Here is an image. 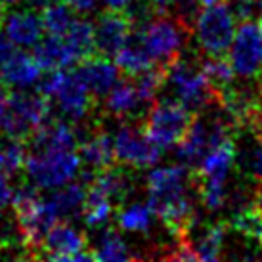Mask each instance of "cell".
Listing matches in <instances>:
<instances>
[{"mask_svg": "<svg viewBox=\"0 0 262 262\" xmlns=\"http://www.w3.org/2000/svg\"><path fill=\"white\" fill-rule=\"evenodd\" d=\"M38 92L46 96L52 105H58V110L75 123H80L94 105L92 94L75 69L48 71V77L38 82Z\"/></svg>", "mask_w": 262, "mask_h": 262, "instance_id": "3957f363", "label": "cell"}, {"mask_svg": "<svg viewBox=\"0 0 262 262\" xmlns=\"http://www.w3.org/2000/svg\"><path fill=\"white\" fill-rule=\"evenodd\" d=\"M40 73H42V67L38 66L35 56H29L27 52H15L6 63L0 66V77L6 88L33 86L40 80Z\"/></svg>", "mask_w": 262, "mask_h": 262, "instance_id": "9a60e30c", "label": "cell"}, {"mask_svg": "<svg viewBox=\"0 0 262 262\" xmlns=\"http://www.w3.org/2000/svg\"><path fill=\"white\" fill-rule=\"evenodd\" d=\"M90 184L96 186L102 193H105L113 203L123 201L124 197L128 195V191L132 189L130 174L124 168L117 167V165H111V167L103 168V170L94 172V178H92Z\"/></svg>", "mask_w": 262, "mask_h": 262, "instance_id": "ffe728a7", "label": "cell"}, {"mask_svg": "<svg viewBox=\"0 0 262 262\" xmlns=\"http://www.w3.org/2000/svg\"><path fill=\"white\" fill-rule=\"evenodd\" d=\"M235 15L228 2L203 8L195 21V38L205 56H228L235 37Z\"/></svg>", "mask_w": 262, "mask_h": 262, "instance_id": "52a82bcc", "label": "cell"}, {"mask_svg": "<svg viewBox=\"0 0 262 262\" xmlns=\"http://www.w3.org/2000/svg\"><path fill=\"white\" fill-rule=\"evenodd\" d=\"M66 2H67V6L71 8L73 12L86 14V12H90V10H94L98 0H66Z\"/></svg>", "mask_w": 262, "mask_h": 262, "instance_id": "4dcf8cb0", "label": "cell"}, {"mask_svg": "<svg viewBox=\"0 0 262 262\" xmlns=\"http://www.w3.org/2000/svg\"><path fill=\"white\" fill-rule=\"evenodd\" d=\"M12 197H14V189H12L10 178L4 172H0V214L6 211L8 205H12Z\"/></svg>", "mask_w": 262, "mask_h": 262, "instance_id": "f546056e", "label": "cell"}, {"mask_svg": "<svg viewBox=\"0 0 262 262\" xmlns=\"http://www.w3.org/2000/svg\"><path fill=\"white\" fill-rule=\"evenodd\" d=\"M79 77L82 79L84 86L88 92L92 94L94 100L105 98L107 92L117 84L119 80V67L117 63H111L110 58L103 56H90V58L82 59L77 69H75Z\"/></svg>", "mask_w": 262, "mask_h": 262, "instance_id": "8fae6325", "label": "cell"}, {"mask_svg": "<svg viewBox=\"0 0 262 262\" xmlns=\"http://www.w3.org/2000/svg\"><path fill=\"white\" fill-rule=\"evenodd\" d=\"M235 159H237V167L247 172L253 178H262V138L255 136V144L247 146L243 151H235Z\"/></svg>", "mask_w": 262, "mask_h": 262, "instance_id": "f1b7e54d", "label": "cell"}, {"mask_svg": "<svg viewBox=\"0 0 262 262\" xmlns=\"http://www.w3.org/2000/svg\"><path fill=\"white\" fill-rule=\"evenodd\" d=\"M256 23H258V27H260V31H262V15H260V19H258Z\"/></svg>", "mask_w": 262, "mask_h": 262, "instance_id": "836d02e7", "label": "cell"}, {"mask_svg": "<svg viewBox=\"0 0 262 262\" xmlns=\"http://www.w3.org/2000/svg\"><path fill=\"white\" fill-rule=\"evenodd\" d=\"M233 161H235V144H233V138H230L226 140V142H222L220 146L214 147L201 161V165L195 168V172L201 178H214V176L228 178Z\"/></svg>", "mask_w": 262, "mask_h": 262, "instance_id": "44dd1931", "label": "cell"}, {"mask_svg": "<svg viewBox=\"0 0 262 262\" xmlns=\"http://www.w3.org/2000/svg\"><path fill=\"white\" fill-rule=\"evenodd\" d=\"M63 37H66L67 42L71 44V48L79 54L80 61L94 56V23L92 21L73 19L71 27L67 29Z\"/></svg>", "mask_w": 262, "mask_h": 262, "instance_id": "484cf974", "label": "cell"}, {"mask_svg": "<svg viewBox=\"0 0 262 262\" xmlns=\"http://www.w3.org/2000/svg\"><path fill=\"white\" fill-rule=\"evenodd\" d=\"M86 235L75 230L69 222L54 224L42 243L44 255H75L86 249Z\"/></svg>", "mask_w": 262, "mask_h": 262, "instance_id": "e0dca14e", "label": "cell"}, {"mask_svg": "<svg viewBox=\"0 0 262 262\" xmlns=\"http://www.w3.org/2000/svg\"><path fill=\"white\" fill-rule=\"evenodd\" d=\"M82 216L90 228H100L113 216V201L90 184L86 189L84 205H82Z\"/></svg>", "mask_w": 262, "mask_h": 262, "instance_id": "7402d4cb", "label": "cell"}, {"mask_svg": "<svg viewBox=\"0 0 262 262\" xmlns=\"http://www.w3.org/2000/svg\"><path fill=\"white\" fill-rule=\"evenodd\" d=\"M228 58L235 75L243 79L262 77V31L256 21H239Z\"/></svg>", "mask_w": 262, "mask_h": 262, "instance_id": "ba28073f", "label": "cell"}, {"mask_svg": "<svg viewBox=\"0 0 262 262\" xmlns=\"http://www.w3.org/2000/svg\"><path fill=\"white\" fill-rule=\"evenodd\" d=\"M134 21L121 10H110L102 14L94 25V54L103 58H115L124 40L128 38Z\"/></svg>", "mask_w": 262, "mask_h": 262, "instance_id": "30bf717a", "label": "cell"}, {"mask_svg": "<svg viewBox=\"0 0 262 262\" xmlns=\"http://www.w3.org/2000/svg\"><path fill=\"white\" fill-rule=\"evenodd\" d=\"M195 113L178 100H155L149 105L144 121L147 138L161 149L176 146L186 136Z\"/></svg>", "mask_w": 262, "mask_h": 262, "instance_id": "5b68a950", "label": "cell"}, {"mask_svg": "<svg viewBox=\"0 0 262 262\" xmlns=\"http://www.w3.org/2000/svg\"><path fill=\"white\" fill-rule=\"evenodd\" d=\"M103 2L110 10H121V12L132 4V0H103Z\"/></svg>", "mask_w": 262, "mask_h": 262, "instance_id": "d6a6232c", "label": "cell"}, {"mask_svg": "<svg viewBox=\"0 0 262 262\" xmlns=\"http://www.w3.org/2000/svg\"><path fill=\"white\" fill-rule=\"evenodd\" d=\"M153 211L149 205L136 203L117 212V224L124 232H147L151 228Z\"/></svg>", "mask_w": 262, "mask_h": 262, "instance_id": "4316f807", "label": "cell"}, {"mask_svg": "<svg viewBox=\"0 0 262 262\" xmlns=\"http://www.w3.org/2000/svg\"><path fill=\"white\" fill-rule=\"evenodd\" d=\"M132 262H149V260H132Z\"/></svg>", "mask_w": 262, "mask_h": 262, "instance_id": "e575fe53", "label": "cell"}, {"mask_svg": "<svg viewBox=\"0 0 262 262\" xmlns=\"http://www.w3.org/2000/svg\"><path fill=\"white\" fill-rule=\"evenodd\" d=\"M86 182L66 184V186L56 189L50 197H46V201L54 209L58 220L69 222L71 219H77L79 214H82V205H84V199H86Z\"/></svg>", "mask_w": 262, "mask_h": 262, "instance_id": "ac0fdd59", "label": "cell"}, {"mask_svg": "<svg viewBox=\"0 0 262 262\" xmlns=\"http://www.w3.org/2000/svg\"><path fill=\"white\" fill-rule=\"evenodd\" d=\"M140 105H144V103L140 100L138 90H136L134 80L130 77L117 80L115 86L107 92L105 103H103L107 115L115 117V119H126V117L134 115Z\"/></svg>", "mask_w": 262, "mask_h": 262, "instance_id": "d6986e66", "label": "cell"}, {"mask_svg": "<svg viewBox=\"0 0 262 262\" xmlns=\"http://www.w3.org/2000/svg\"><path fill=\"white\" fill-rule=\"evenodd\" d=\"M80 155L77 151H50L27 149L25 170L38 188L56 189L73 180L80 168Z\"/></svg>", "mask_w": 262, "mask_h": 262, "instance_id": "8992f818", "label": "cell"}, {"mask_svg": "<svg viewBox=\"0 0 262 262\" xmlns=\"http://www.w3.org/2000/svg\"><path fill=\"white\" fill-rule=\"evenodd\" d=\"M35 59L42 71H56V69H67L71 66H79L80 58L79 54L71 48L66 37H56L48 35L35 46Z\"/></svg>", "mask_w": 262, "mask_h": 262, "instance_id": "4fadbf2b", "label": "cell"}, {"mask_svg": "<svg viewBox=\"0 0 262 262\" xmlns=\"http://www.w3.org/2000/svg\"><path fill=\"white\" fill-rule=\"evenodd\" d=\"M25 157H27V142L12 138L2 132V136H0V172H4L8 178L15 176L25 167Z\"/></svg>", "mask_w": 262, "mask_h": 262, "instance_id": "603a6c76", "label": "cell"}, {"mask_svg": "<svg viewBox=\"0 0 262 262\" xmlns=\"http://www.w3.org/2000/svg\"><path fill=\"white\" fill-rule=\"evenodd\" d=\"M115 63L119 67V71H123L126 77H136V75L144 73L147 69L159 67L155 66L151 56L147 54L146 46H144L142 38H140L136 25L132 27L130 35H128V38L121 46V50L115 54Z\"/></svg>", "mask_w": 262, "mask_h": 262, "instance_id": "2e32d148", "label": "cell"}, {"mask_svg": "<svg viewBox=\"0 0 262 262\" xmlns=\"http://www.w3.org/2000/svg\"><path fill=\"white\" fill-rule=\"evenodd\" d=\"M203 71L205 77L216 90L228 88L235 77V71L228 56H207V59L203 61Z\"/></svg>", "mask_w": 262, "mask_h": 262, "instance_id": "83f0119b", "label": "cell"}, {"mask_svg": "<svg viewBox=\"0 0 262 262\" xmlns=\"http://www.w3.org/2000/svg\"><path fill=\"white\" fill-rule=\"evenodd\" d=\"M113 146L117 161L126 167H153L161 157V147L147 138L144 126L138 124H123L113 136Z\"/></svg>", "mask_w": 262, "mask_h": 262, "instance_id": "9c48e42d", "label": "cell"}, {"mask_svg": "<svg viewBox=\"0 0 262 262\" xmlns=\"http://www.w3.org/2000/svg\"><path fill=\"white\" fill-rule=\"evenodd\" d=\"M6 107H8V88H0V130H2V123L6 117Z\"/></svg>", "mask_w": 262, "mask_h": 262, "instance_id": "1f68e13d", "label": "cell"}, {"mask_svg": "<svg viewBox=\"0 0 262 262\" xmlns=\"http://www.w3.org/2000/svg\"><path fill=\"white\" fill-rule=\"evenodd\" d=\"M2 29L8 35V38L21 48L37 46L42 40L44 25L40 15H37L35 10H23V12H4L2 15Z\"/></svg>", "mask_w": 262, "mask_h": 262, "instance_id": "7c38bea8", "label": "cell"}, {"mask_svg": "<svg viewBox=\"0 0 262 262\" xmlns=\"http://www.w3.org/2000/svg\"><path fill=\"white\" fill-rule=\"evenodd\" d=\"M80 161L88 167V170L98 172L103 168L111 167L117 163L115 146H113V136L105 130L92 132L88 138H84L79 144Z\"/></svg>", "mask_w": 262, "mask_h": 262, "instance_id": "5bb4252c", "label": "cell"}, {"mask_svg": "<svg viewBox=\"0 0 262 262\" xmlns=\"http://www.w3.org/2000/svg\"><path fill=\"white\" fill-rule=\"evenodd\" d=\"M167 80L176 100L191 113H199L219 100V90L205 77L203 61L197 58H180L167 69Z\"/></svg>", "mask_w": 262, "mask_h": 262, "instance_id": "6da1fadb", "label": "cell"}, {"mask_svg": "<svg viewBox=\"0 0 262 262\" xmlns=\"http://www.w3.org/2000/svg\"><path fill=\"white\" fill-rule=\"evenodd\" d=\"M92 253L96 255L98 262H132V255L126 243L123 241L121 233L113 228L103 230Z\"/></svg>", "mask_w": 262, "mask_h": 262, "instance_id": "cb8c5ba5", "label": "cell"}, {"mask_svg": "<svg viewBox=\"0 0 262 262\" xmlns=\"http://www.w3.org/2000/svg\"><path fill=\"white\" fill-rule=\"evenodd\" d=\"M42 25L44 31L48 35H56V37H63L67 33V29L73 23V10L67 6L66 0H56L48 4L46 8H42Z\"/></svg>", "mask_w": 262, "mask_h": 262, "instance_id": "d4e9b609", "label": "cell"}, {"mask_svg": "<svg viewBox=\"0 0 262 262\" xmlns=\"http://www.w3.org/2000/svg\"><path fill=\"white\" fill-rule=\"evenodd\" d=\"M136 29L155 66L165 67V69H168L182 56L184 42L191 33L174 15L167 14L151 15Z\"/></svg>", "mask_w": 262, "mask_h": 262, "instance_id": "7a4b0ae2", "label": "cell"}, {"mask_svg": "<svg viewBox=\"0 0 262 262\" xmlns=\"http://www.w3.org/2000/svg\"><path fill=\"white\" fill-rule=\"evenodd\" d=\"M52 102L40 92H25L17 88L8 92L6 117L2 123V132L12 138L27 140L52 119Z\"/></svg>", "mask_w": 262, "mask_h": 262, "instance_id": "277c9868", "label": "cell"}]
</instances>
